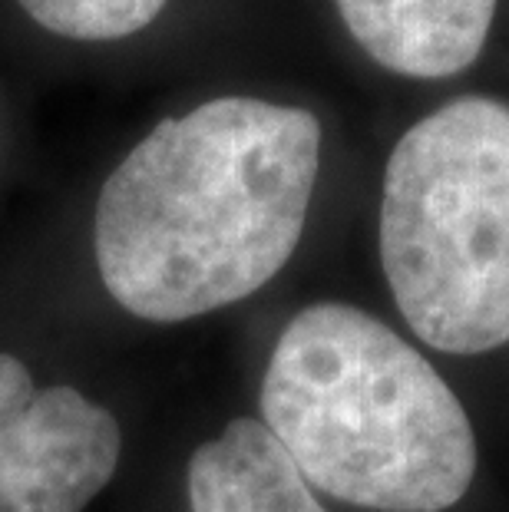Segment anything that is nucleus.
<instances>
[{"label":"nucleus","instance_id":"nucleus-7","mask_svg":"<svg viewBox=\"0 0 509 512\" xmlns=\"http://www.w3.org/2000/svg\"><path fill=\"white\" fill-rule=\"evenodd\" d=\"M43 30L67 40H123L162 14L166 0H17Z\"/></svg>","mask_w":509,"mask_h":512},{"label":"nucleus","instance_id":"nucleus-2","mask_svg":"<svg viewBox=\"0 0 509 512\" xmlns=\"http://www.w3.org/2000/svg\"><path fill=\"white\" fill-rule=\"evenodd\" d=\"M262 417L314 489L377 512H443L476 473L467 410L433 364L351 304H311L281 331Z\"/></svg>","mask_w":509,"mask_h":512},{"label":"nucleus","instance_id":"nucleus-6","mask_svg":"<svg viewBox=\"0 0 509 512\" xmlns=\"http://www.w3.org/2000/svg\"><path fill=\"white\" fill-rule=\"evenodd\" d=\"M192 512H324L265 423L232 420L189 460Z\"/></svg>","mask_w":509,"mask_h":512},{"label":"nucleus","instance_id":"nucleus-1","mask_svg":"<svg viewBox=\"0 0 509 512\" xmlns=\"http://www.w3.org/2000/svg\"><path fill=\"white\" fill-rule=\"evenodd\" d=\"M321 126L308 110L219 96L169 116L106 179L96 265L143 321H189L268 285L305 232Z\"/></svg>","mask_w":509,"mask_h":512},{"label":"nucleus","instance_id":"nucleus-5","mask_svg":"<svg viewBox=\"0 0 509 512\" xmlns=\"http://www.w3.org/2000/svg\"><path fill=\"white\" fill-rule=\"evenodd\" d=\"M344 27L381 67L440 80L480 57L496 0H334Z\"/></svg>","mask_w":509,"mask_h":512},{"label":"nucleus","instance_id":"nucleus-3","mask_svg":"<svg viewBox=\"0 0 509 512\" xmlns=\"http://www.w3.org/2000/svg\"><path fill=\"white\" fill-rule=\"evenodd\" d=\"M381 265L397 311L447 354L509 344V106L460 96L394 146Z\"/></svg>","mask_w":509,"mask_h":512},{"label":"nucleus","instance_id":"nucleus-4","mask_svg":"<svg viewBox=\"0 0 509 512\" xmlns=\"http://www.w3.org/2000/svg\"><path fill=\"white\" fill-rule=\"evenodd\" d=\"M116 417L73 387L37 390L0 354V512H83L119 466Z\"/></svg>","mask_w":509,"mask_h":512}]
</instances>
